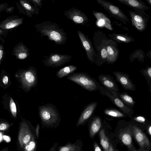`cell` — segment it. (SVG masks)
<instances>
[{
	"mask_svg": "<svg viewBox=\"0 0 151 151\" xmlns=\"http://www.w3.org/2000/svg\"><path fill=\"white\" fill-rule=\"evenodd\" d=\"M66 77L68 79L89 91L98 90L100 85L95 79L85 73L73 72L67 75Z\"/></svg>",
	"mask_w": 151,
	"mask_h": 151,
	"instance_id": "cell-3",
	"label": "cell"
},
{
	"mask_svg": "<svg viewBox=\"0 0 151 151\" xmlns=\"http://www.w3.org/2000/svg\"><path fill=\"white\" fill-rule=\"evenodd\" d=\"M36 137L33 138L25 145L22 149L24 151H36L37 147V142Z\"/></svg>",
	"mask_w": 151,
	"mask_h": 151,
	"instance_id": "cell-30",
	"label": "cell"
},
{
	"mask_svg": "<svg viewBox=\"0 0 151 151\" xmlns=\"http://www.w3.org/2000/svg\"><path fill=\"white\" fill-rule=\"evenodd\" d=\"M108 151H114L112 146L111 144H110Z\"/></svg>",
	"mask_w": 151,
	"mask_h": 151,
	"instance_id": "cell-43",
	"label": "cell"
},
{
	"mask_svg": "<svg viewBox=\"0 0 151 151\" xmlns=\"http://www.w3.org/2000/svg\"><path fill=\"white\" fill-rule=\"evenodd\" d=\"M1 32V30L0 29V32Z\"/></svg>",
	"mask_w": 151,
	"mask_h": 151,
	"instance_id": "cell-46",
	"label": "cell"
},
{
	"mask_svg": "<svg viewBox=\"0 0 151 151\" xmlns=\"http://www.w3.org/2000/svg\"><path fill=\"white\" fill-rule=\"evenodd\" d=\"M98 90L100 91V94L109 98L112 102L126 115L130 117H132L134 113V111L124 104L117 97L115 92L110 91L101 85Z\"/></svg>",
	"mask_w": 151,
	"mask_h": 151,
	"instance_id": "cell-5",
	"label": "cell"
},
{
	"mask_svg": "<svg viewBox=\"0 0 151 151\" xmlns=\"http://www.w3.org/2000/svg\"><path fill=\"white\" fill-rule=\"evenodd\" d=\"M94 151H102L100 147L96 142H94Z\"/></svg>",
	"mask_w": 151,
	"mask_h": 151,
	"instance_id": "cell-40",
	"label": "cell"
},
{
	"mask_svg": "<svg viewBox=\"0 0 151 151\" xmlns=\"http://www.w3.org/2000/svg\"><path fill=\"white\" fill-rule=\"evenodd\" d=\"M97 104L96 102H92L84 107L77 122V127L83 125L92 117Z\"/></svg>",
	"mask_w": 151,
	"mask_h": 151,
	"instance_id": "cell-12",
	"label": "cell"
},
{
	"mask_svg": "<svg viewBox=\"0 0 151 151\" xmlns=\"http://www.w3.org/2000/svg\"><path fill=\"white\" fill-rule=\"evenodd\" d=\"M9 106L10 111L14 117H16L17 116V109L16 104L12 98L10 99Z\"/></svg>",
	"mask_w": 151,
	"mask_h": 151,
	"instance_id": "cell-32",
	"label": "cell"
},
{
	"mask_svg": "<svg viewBox=\"0 0 151 151\" xmlns=\"http://www.w3.org/2000/svg\"><path fill=\"white\" fill-rule=\"evenodd\" d=\"M104 113L106 115L113 118H122L127 117L120 110L113 107L106 108L104 110Z\"/></svg>",
	"mask_w": 151,
	"mask_h": 151,
	"instance_id": "cell-25",
	"label": "cell"
},
{
	"mask_svg": "<svg viewBox=\"0 0 151 151\" xmlns=\"http://www.w3.org/2000/svg\"><path fill=\"white\" fill-rule=\"evenodd\" d=\"M132 24L138 31L142 32L146 28V21L142 17L133 11H129Z\"/></svg>",
	"mask_w": 151,
	"mask_h": 151,
	"instance_id": "cell-15",
	"label": "cell"
},
{
	"mask_svg": "<svg viewBox=\"0 0 151 151\" xmlns=\"http://www.w3.org/2000/svg\"><path fill=\"white\" fill-rule=\"evenodd\" d=\"M64 14L68 19L74 23L83 26L88 20V17L85 13L74 7L65 11Z\"/></svg>",
	"mask_w": 151,
	"mask_h": 151,
	"instance_id": "cell-10",
	"label": "cell"
},
{
	"mask_svg": "<svg viewBox=\"0 0 151 151\" xmlns=\"http://www.w3.org/2000/svg\"><path fill=\"white\" fill-rule=\"evenodd\" d=\"M3 52L1 48L0 47V60L1 59L3 55Z\"/></svg>",
	"mask_w": 151,
	"mask_h": 151,
	"instance_id": "cell-41",
	"label": "cell"
},
{
	"mask_svg": "<svg viewBox=\"0 0 151 151\" xmlns=\"http://www.w3.org/2000/svg\"><path fill=\"white\" fill-rule=\"evenodd\" d=\"M36 137L35 132H32L27 122L24 121L21 124L19 132L18 139L20 147L24 146L34 137Z\"/></svg>",
	"mask_w": 151,
	"mask_h": 151,
	"instance_id": "cell-7",
	"label": "cell"
},
{
	"mask_svg": "<svg viewBox=\"0 0 151 151\" xmlns=\"http://www.w3.org/2000/svg\"><path fill=\"white\" fill-rule=\"evenodd\" d=\"M150 5H151V0H146Z\"/></svg>",
	"mask_w": 151,
	"mask_h": 151,
	"instance_id": "cell-44",
	"label": "cell"
},
{
	"mask_svg": "<svg viewBox=\"0 0 151 151\" xmlns=\"http://www.w3.org/2000/svg\"><path fill=\"white\" fill-rule=\"evenodd\" d=\"M131 124H129L128 127L124 129L119 135V137L123 143L132 151H137L134 147L132 143V138L131 132L129 127Z\"/></svg>",
	"mask_w": 151,
	"mask_h": 151,
	"instance_id": "cell-17",
	"label": "cell"
},
{
	"mask_svg": "<svg viewBox=\"0 0 151 151\" xmlns=\"http://www.w3.org/2000/svg\"><path fill=\"white\" fill-rule=\"evenodd\" d=\"M102 124L101 119L100 116H95L92 117L89 127V134L91 138H93L99 131Z\"/></svg>",
	"mask_w": 151,
	"mask_h": 151,
	"instance_id": "cell-19",
	"label": "cell"
},
{
	"mask_svg": "<svg viewBox=\"0 0 151 151\" xmlns=\"http://www.w3.org/2000/svg\"><path fill=\"white\" fill-rule=\"evenodd\" d=\"M134 138L139 145L140 149L138 151H149L151 147L149 140L141 130L135 125L132 126Z\"/></svg>",
	"mask_w": 151,
	"mask_h": 151,
	"instance_id": "cell-9",
	"label": "cell"
},
{
	"mask_svg": "<svg viewBox=\"0 0 151 151\" xmlns=\"http://www.w3.org/2000/svg\"><path fill=\"white\" fill-rule=\"evenodd\" d=\"M120 3L135 9L144 11L149 8L142 1L137 0H117Z\"/></svg>",
	"mask_w": 151,
	"mask_h": 151,
	"instance_id": "cell-20",
	"label": "cell"
},
{
	"mask_svg": "<svg viewBox=\"0 0 151 151\" xmlns=\"http://www.w3.org/2000/svg\"><path fill=\"white\" fill-rule=\"evenodd\" d=\"M139 72L145 77L151 92V67L147 66L146 69H142Z\"/></svg>",
	"mask_w": 151,
	"mask_h": 151,
	"instance_id": "cell-31",
	"label": "cell"
},
{
	"mask_svg": "<svg viewBox=\"0 0 151 151\" xmlns=\"http://www.w3.org/2000/svg\"><path fill=\"white\" fill-rule=\"evenodd\" d=\"M2 151H8L7 147H6L5 148H4Z\"/></svg>",
	"mask_w": 151,
	"mask_h": 151,
	"instance_id": "cell-45",
	"label": "cell"
},
{
	"mask_svg": "<svg viewBox=\"0 0 151 151\" xmlns=\"http://www.w3.org/2000/svg\"><path fill=\"white\" fill-rule=\"evenodd\" d=\"M148 132L149 134L151 135V126L150 125L148 126L147 129Z\"/></svg>",
	"mask_w": 151,
	"mask_h": 151,
	"instance_id": "cell-42",
	"label": "cell"
},
{
	"mask_svg": "<svg viewBox=\"0 0 151 151\" xmlns=\"http://www.w3.org/2000/svg\"><path fill=\"white\" fill-rule=\"evenodd\" d=\"M118 98L129 108L132 109L136 103L133 98L129 95L127 92L120 93L116 92Z\"/></svg>",
	"mask_w": 151,
	"mask_h": 151,
	"instance_id": "cell-21",
	"label": "cell"
},
{
	"mask_svg": "<svg viewBox=\"0 0 151 151\" xmlns=\"http://www.w3.org/2000/svg\"><path fill=\"white\" fill-rule=\"evenodd\" d=\"M83 143L81 139H77L74 143L70 142L64 145L58 147V151H82Z\"/></svg>",
	"mask_w": 151,
	"mask_h": 151,
	"instance_id": "cell-18",
	"label": "cell"
},
{
	"mask_svg": "<svg viewBox=\"0 0 151 151\" xmlns=\"http://www.w3.org/2000/svg\"><path fill=\"white\" fill-rule=\"evenodd\" d=\"M29 50L23 45H21L16 49L15 55L19 59H24L29 54L28 51Z\"/></svg>",
	"mask_w": 151,
	"mask_h": 151,
	"instance_id": "cell-28",
	"label": "cell"
},
{
	"mask_svg": "<svg viewBox=\"0 0 151 151\" xmlns=\"http://www.w3.org/2000/svg\"><path fill=\"white\" fill-rule=\"evenodd\" d=\"M113 73L116 77V80L126 90L134 91L135 86L126 73L120 71H114Z\"/></svg>",
	"mask_w": 151,
	"mask_h": 151,
	"instance_id": "cell-13",
	"label": "cell"
},
{
	"mask_svg": "<svg viewBox=\"0 0 151 151\" xmlns=\"http://www.w3.org/2000/svg\"><path fill=\"white\" fill-rule=\"evenodd\" d=\"M98 80L104 87L109 90L115 92H119V89L113 77L109 74H100Z\"/></svg>",
	"mask_w": 151,
	"mask_h": 151,
	"instance_id": "cell-14",
	"label": "cell"
},
{
	"mask_svg": "<svg viewBox=\"0 0 151 151\" xmlns=\"http://www.w3.org/2000/svg\"><path fill=\"white\" fill-rule=\"evenodd\" d=\"M93 13L94 16L98 20V24L99 26L104 25L107 28L111 30H113V28L110 24V21L104 14L94 11Z\"/></svg>",
	"mask_w": 151,
	"mask_h": 151,
	"instance_id": "cell-23",
	"label": "cell"
},
{
	"mask_svg": "<svg viewBox=\"0 0 151 151\" xmlns=\"http://www.w3.org/2000/svg\"><path fill=\"white\" fill-rule=\"evenodd\" d=\"M10 126V124L6 122H0V131H5L7 130Z\"/></svg>",
	"mask_w": 151,
	"mask_h": 151,
	"instance_id": "cell-35",
	"label": "cell"
},
{
	"mask_svg": "<svg viewBox=\"0 0 151 151\" xmlns=\"http://www.w3.org/2000/svg\"><path fill=\"white\" fill-rule=\"evenodd\" d=\"M101 59L103 60V63L106 62L107 57V52L104 45L103 46L101 50Z\"/></svg>",
	"mask_w": 151,
	"mask_h": 151,
	"instance_id": "cell-33",
	"label": "cell"
},
{
	"mask_svg": "<svg viewBox=\"0 0 151 151\" xmlns=\"http://www.w3.org/2000/svg\"><path fill=\"white\" fill-rule=\"evenodd\" d=\"M78 36L83 47L85 49L87 58L92 63L96 62V52L91 40L87 35H86L79 30L77 31Z\"/></svg>",
	"mask_w": 151,
	"mask_h": 151,
	"instance_id": "cell-11",
	"label": "cell"
},
{
	"mask_svg": "<svg viewBox=\"0 0 151 151\" xmlns=\"http://www.w3.org/2000/svg\"><path fill=\"white\" fill-rule=\"evenodd\" d=\"M37 69L31 66L20 73L19 77L23 87L27 91L36 86L38 84Z\"/></svg>",
	"mask_w": 151,
	"mask_h": 151,
	"instance_id": "cell-4",
	"label": "cell"
},
{
	"mask_svg": "<svg viewBox=\"0 0 151 151\" xmlns=\"http://www.w3.org/2000/svg\"><path fill=\"white\" fill-rule=\"evenodd\" d=\"M44 57L45 59L42 61L45 66L57 67L69 62L72 56L70 55L55 53L51 54L48 56H44Z\"/></svg>",
	"mask_w": 151,
	"mask_h": 151,
	"instance_id": "cell-6",
	"label": "cell"
},
{
	"mask_svg": "<svg viewBox=\"0 0 151 151\" xmlns=\"http://www.w3.org/2000/svg\"><path fill=\"white\" fill-rule=\"evenodd\" d=\"M107 52L106 62L107 64H112L118 59L119 55L118 50L114 45L106 42L104 45Z\"/></svg>",
	"mask_w": 151,
	"mask_h": 151,
	"instance_id": "cell-16",
	"label": "cell"
},
{
	"mask_svg": "<svg viewBox=\"0 0 151 151\" xmlns=\"http://www.w3.org/2000/svg\"><path fill=\"white\" fill-rule=\"evenodd\" d=\"M34 27L40 37L47 36L48 39L57 45L66 43L67 33L58 24L47 21L36 24Z\"/></svg>",
	"mask_w": 151,
	"mask_h": 151,
	"instance_id": "cell-1",
	"label": "cell"
},
{
	"mask_svg": "<svg viewBox=\"0 0 151 151\" xmlns=\"http://www.w3.org/2000/svg\"><path fill=\"white\" fill-rule=\"evenodd\" d=\"M100 144L104 151H108L110 144L108 137L106 136L104 130L102 129L99 132Z\"/></svg>",
	"mask_w": 151,
	"mask_h": 151,
	"instance_id": "cell-29",
	"label": "cell"
},
{
	"mask_svg": "<svg viewBox=\"0 0 151 151\" xmlns=\"http://www.w3.org/2000/svg\"><path fill=\"white\" fill-rule=\"evenodd\" d=\"M22 5L26 10L27 15L29 17H32L35 14H37L39 12V8L37 6L32 5L27 1H20Z\"/></svg>",
	"mask_w": 151,
	"mask_h": 151,
	"instance_id": "cell-24",
	"label": "cell"
},
{
	"mask_svg": "<svg viewBox=\"0 0 151 151\" xmlns=\"http://www.w3.org/2000/svg\"><path fill=\"white\" fill-rule=\"evenodd\" d=\"M58 144V142L54 143L48 151H57Z\"/></svg>",
	"mask_w": 151,
	"mask_h": 151,
	"instance_id": "cell-38",
	"label": "cell"
},
{
	"mask_svg": "<svg viewBox=\"0 0 151 151\" xmlns=\"http://www.w3.org/2000/svg\"><path fill=\"white\" fill-rule=\"evenodd\" d=\"M133 120L136 122L145 124L146 119L145 116L141 115H137L133 118Z\"/></svg>",
	"mask_w": 151,
	"mask_h": 151,
	"instance_id": "cell-34",
	"label": "cell"
},
{
	"mask_svg": "<svg viewBox=\"0 0 151 151\" xmlns=\"http://www.w3.org/2000/svg\"><path fill=\"white\" fill-rule=\"evenodd\" d=\"M40 128V125L39 124H38L35 129V133L36 137L37 139H38L39 137V131Z\"/></svg>",
	"mask_w": 151,
	"mask_h": 151,
	"instance_id": "cell-37",
	"label": "cell"
},
{
	"mask_svg": "<svg viewBox=\"0 0 151 151\" xmlns=\"http://www.w3.org/2000/svg\"><path fill=\"white\" fill-rule=\"evenodd\" d=\"M42 0H32L30 1L33 4V6L41 8L42 5Z\"/></svg>",
	"mask_w": 151,
	"mask_h": 151,
	"instance_id": "cell-36",
	"label": "cell"
},
{
	"mask_svg": "<svg viewBox=\"0 0 151 151\" xmlns=\"http://www.w3.org/2000/svg\"><path fill=\"white\" fill-rule=\"evenodd\" d=\"M9 79L7 76H4L2 79V82L4 84L6 85L8 83Z\"/></svg>",
	"mask_w": 151,
	"mask_h": 151,
	"instance_id": "cell-39",
	"label": "cell"
},
{
	"mask_svg": "<svg viewBox=\"0 0 151 151\" xmlns=\"http://www.w3.org/2000/svg\"><path fill=\"white\" fill-rule=\"evenodd\" d=\"M109 36L118 43H128L134 41L132 37L124 34H113Z\"/></svg>",
	"mask_w": 151,
	"mask_h": 151,
	"instance_id": "cell-26",
	"label": "cell"
},
{
	"mask_svg": "<svg viewBox=\"0 0 151 151\" xmlns=\"http://www.w3.org/2000/svg\"><path fill=\"white\" fill-rule=\"evenodd\" d=\"M23 19H8L0 24V28L4 29H9L15 27L22 23Z\"/></svg>",
	"mask_w": 151,
	"mask_h": 151,
	"instance_id": "cell-22",
	"label": "cell"
},
{
	"mask_svg": "<svg viewBox=\"0 0 151 151\" xmlns=\"http://www.w3.org/2000/svg\"><path fill=\"white\" fill-rule=\"evenodd\" d=\"M77 68V66L73 65L65 66L58 71L56 73V76L58 78H61L74 72Z\"/></svg>",
	"mask_w": 151,
	"mask_h": 151,
	"instance_id": "cell-27",
	"label": "cell"
},
{
	"mask_svg": "<svg viewBox=\"0 0 151 151\" xmlns=\"http://www.w3.org/2000/svg\"><path fill=\"white\" fill-rule=\"evenodd\" d=\"M97 1L112 16L122 22L128 21V18L118 7L104 0H97Z\"/></svg>",
	"mask_w": 151,
	"mask_h": 151,
	"instance_id": "cell-8",
	"label": "cell"
},
{
	"mask_svg": "<svg viewBox=\"0 0 151 151\" xmlns=\"http://www.w3.org/2000/svg\"></svg>",
	"mask_w": 151,
	"mask_h": 151,
	"instance_id": "cell-47",
	"label": "cell"
},
{
	"mask_svg": "<svg viewBox=\"0 0 151 151\" xmlns=\"http://www.w3.org/2000/svg\"><path fill=\"white\" fill-rule=\"evenodd\" d=\"M38 110L42 129H56L58 126L61 118L59 111L54 105L48 103L39 106Z\"/></svg>",
	"mask_w": 151,
	"mask_h": 151,
	"instance_id": "cell-2",
	"label": "cell"
}]
</instances>
